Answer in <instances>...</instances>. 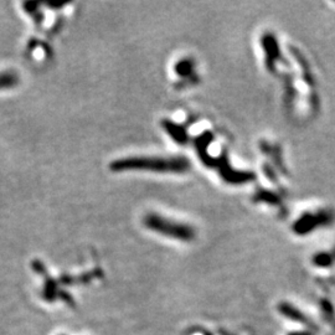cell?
Segmentation results:
<instances>
[{"instance_id": "cell-2", "label": "cell", "mask_w": 335, "mask_h": 335, "mask_svg": "<svg viewBox=\"0 0 335 335\" xmlns=\"http://www.w3.org/2000/svg\"><path fill=\"white\" fill-rule=\"evenodd\" d=\"M145 225L148 229L168 237L179 240V241H191L194 239L195 232L192 227L182 222H175L173 220H168L167 218L160 215H148L145 218Z\"/></svg>"}, {"instance_id": "cell-3", "label": "cell", "mask_w": 335, "mask_h": 335, "mask_svg": "<svg viewBox=\"0 0 335 335\" xmlns=\"http://www.w3.org/2000/svg\"><path fill=\"white\" fill-rule=\"evenodd\" d=\"M280 312L282 313L284 317H287V318L294 320V322L305 323V324L308 323L307 317H305L304 314L301 312V310H298L297 308H294L293 305H290V304H287V303L281 304L280 305Z\"/></svg>"}, {"instance_id": "cell-7", "label": "cell", "mask_w": 335, "mask_h": 335, "mask_svg": "<svg viewBox=\"0 0 335 335\" xmlns=\"http://www.w3.org/2000/svg\"><path fill=\"white\" fill-rule=\"evenodd\" d=\"M62 335H65V334H62Z\"/></svg>"}, {"instance_id": "cell-6", "label": "cell", "mask_w": 335, "mask_h": 335, "mask_svg": "<svg viewBox=\"0 0 335 335\" xmlns=\"http://www.w3.org/2000/svg\"><path fill=\"white\" fill-rule=\"evenodd\" d=\"M58 298L62 299V301L66 302L67 304L73 305V299H72V297H71V295L69 294V293H66V292H60V293H58Z\"/></svg>"}, {"instance_id": "cell-1", "label": "cell", "mask_w": 335, "mask_h": 335, "mask_svg": "<svg viewBox=\"0 0 335 335\" xmlns=\"http://www.w3.org/2000/svg\"><path fill=\"white\" fill-rule=\"evenodd\" d=\"M188 168V162L183 158H130L118 160L112 169L123 170H149L158 173H182Z\"/></svg>"}, {"instance_id": "cell-5", "label": "cell", "mask_w": 335, "mask_h": 335, "mask_svg": "<svg viewBox=\"0 0 335 335\" xmlns=\"http://www.w3.org/2000/svg\"><path fill=\"white\" fill-rule=\"evenodd\" d=\"M14 77H11V76H4V77H0V87H2V86H9V85H13V82H14Z\"/></svg>"}, {"instance_id": "cell-4", "label": "cell", "mask_w": 335, "mask_h": 335, "mask_svg": "<svg viewBox=\"0 0 335 335\" xmlns=\"http://www.w3.org/2000/svg\"><path fill=\"white\" fill-rule=\"evenodd\" d=\"M43 297L47 302L56 301V298L58 297L57 283H56L53 280H51V277H46L45 284H44Z\"/></svg>"}]
</instances>
